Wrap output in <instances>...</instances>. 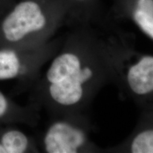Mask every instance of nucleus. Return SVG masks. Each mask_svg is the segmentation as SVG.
Listing matches in <instances>:
<instances>
[{"label":"nucleus","mask_w":153,"mask_h":153,"mask_svg":"<svg viewBox=\"0 0 153 153\" xmlns=\"http://www.w3.org/2000/svg\"><path fill=\"white\" fill-rule=\"evenodd\" d=\"M0 153H6V150L1 143H0Z\"/></svg>","instance_id":"nucleus-10"},{"label":"nucleus","mask_w":153,"mask_h":153,"mask_svg":"<svg viewBox=\"0 0 153 153\" xmlns=\"http://www.w3.org/2000/svg\"><path fill=\"white\" fill-rule=\"evenodd\" d=\"M115 43L113 82L137 106L153 107V55L140 53L128 41Z\"/></svg>","instance_id":"nucleus-2"},{"label":"nucleus","mask_w":153,"mask_h":153,"mask_svg":"<svg viewBox=\"0 0 153 153\" xmlns=\"http://www.w3.org/2000/svg\"><path fill=\"white\" fill-rule=\"evenodd\" d=\"M115 40L91 33L69 38L45 73L49 98L65 115H87L99 91L114 79Z\"/></svg>","instance_id":"nucleus-1"},{"label":"nucleus","mask_w":153,"mask_h":153,"mask_svg":"<svg viewBox=\"0 0 153 153\" xmlns=\"http://www.w3.org/2000/svg\"><path fill=\"white\" fill-rule=\"evenodd\" d=\"M65 119L54 122L43 138L44 148L48 153L101 152L91 140L92 126L88 115H66Z\"/></svg>","instance_id":"nucleus-3"},{"label":"nucleus","mask_w":153,"mask_h":153,"mask_svg":"<svg viewBox=\"0 0 153 153\" xmlns=\"http://www.w3.org/2000/svg\"><path fill=\"white\" fill-rule=\"evenodd\" d=\"M7 108V101L4 96L0 91V117L4 114Z\"/></svg>","instance_id":"nucleus-9"},{"label":"nucleus","mask_w":153,"mask_h":153,"mask_svg":"<svg viewBox=\"0 0 153 153\" xmlns=\"http://www.w3.org/2000/svg\"><path fill=\"white\" fill-rule=\"evenodd\" d=\"M75 1H85V0H75Z\"/></svg>","instance_id":"nucleus-11"},{"label":"nucleus","mask_w":153,"mask_h":153,"mask_svg":"<svg viewBox=\"0 0 153 153\" xmlns=\"http://www.w3.org/2000/svg\"><path fill=\"white\" fill-rule=\"evenodd\" d=\"M131 17L139 29L153 41V0H135Z\"/></svg>","instance_id":"nucleus-6"},{"label":"nucleus","mask_w":153,"mask_h":153,"mask_svg":"<svg viewBox=\"0 0 153 153\" xmlns=\"http://www.w3.org/2000/svg\"><path fill=\"white\" fill-rule=\"evenodd\" d=\"M20 68L21 62L16 53L11 51H0V79L16 77Z\"/></svg>","instance_id":"nucleus-7"},{"label":"nucleus","mask_w":153,"mask_h":153,"mask_svg":"<svg viewBox=\"0 0 153 153\" xmlns=\"http://www.w3.org/2000/svg\"><path fill=\"white\" fill-rule=\"evenodd\" d=\"M48 26V17L41 4L36 0H22L3 19L1 30L7 41L17 42L41 33Z\"/></svg>","instance_id":"nucleus-4"},{"label":"nucleus","mask_w":153,"mask_h":153,"mask_svg":"<svg viewBox=\"0 0 153 153\" xmlns=\"http://www.w3.org/2000/svg\"><path fill=\"white\" fill-rule=\"evenodd\" d=\"M1 144L6 153H22L28 149L29 142L24 133L13 130L4 134L1 137Z\"/></svg>","instance_id":"nucleus-8"},{"label":"nucleus","mask_w":153,"mask_h":153,"mask_svg":"<svg viewBox=\"0 0 153 153\" xmlns=\"http://www.w3.org/2000/svg\"><path fill=\"white\" fill-rule=\"evenodd\" d=\"M106 152L153 153V107L143 108L138 123L131 135Z\"/></svg>","instance_id":"nucleus-5"}]
</instances>
